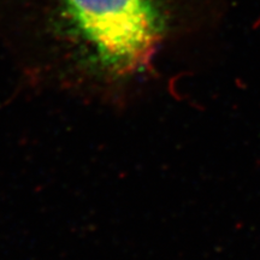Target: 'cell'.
<instances>
[{"label": "cell", "mask_w": 260, "mask_h": 260, "mask_svg": "<svg viewBox=\"0 0 260 260\" xmlns=\"http://www.w3.org/2000/svg\"><path fill=\"white\" fill-rule=\"evenodd\" d=\"M162 0H0V40L32 87L116 104L152 69Z\"/></svg>", "instance_id": "1"}]
</instances>
